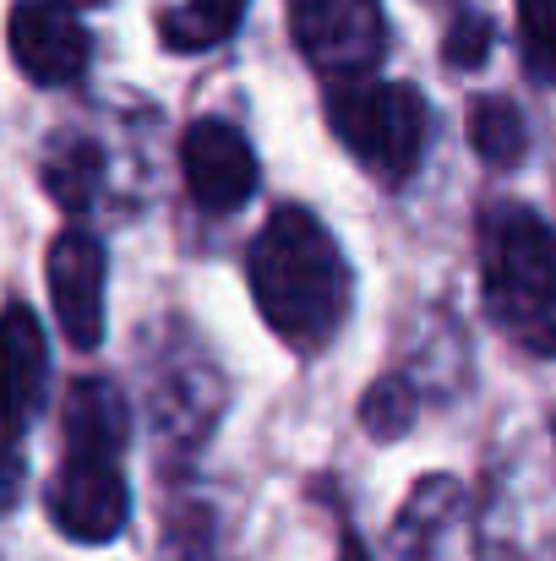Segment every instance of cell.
I'll return each mask as SVG.
<instances>
[{
  "label": "cell",
  "mask_w": 556,
  "mask_h": 561,
  "mask_svg": "<svg viewBox=\"0 0 556 561\" xmlns=\"http://www.w3.org/2000/svg\"><path fill=\"white\" fill-rule=\"evenodd\" d=\"M251 300L290 350H322L350 311V267L306 207H279L251 245Z\"/></svg>",
  "instance_id": "1"
},
{
  "label": "cell",
  "mask_w": 556,
  "mask_h": 561,
  "mask_svg": "<svg viewBox=\"0 0 556 561\" xmlns=\"http://www.w3.org/2000/svg\"><path fill=\"white\" fill-rule=\"evenodd\" d=\"M486 306L530 355H556V229L530 207L486 218Z\"/></svg>",
  "instance_id": "2"
},
{
  "label": "cell",
  "mask_w": 556,
  "mask_h": 561,
  "mask_svg": "<svg viewBox=\"0 0 556 561\" xmlns=\"http://www.w3.org/2000/svg\"><path fill=\"white\" fill-rule=\"evenodd\" d=\"M328 121H333V137L376 181L415 175V164L425 153V104L409 82L339 77L328 88Z\"/></svg>",
  "instance_id": "3"
},
{
  "label": "cell",
  "mask_w": 556,
  "mask_h": 561,
  "mask_svg": "<svg viewBox=\"0 0 556 561\" xmlns=\"http://www.w3.org/2000/svg\"><path fill=\"white\" fill-rule=\"evenodd\" d=\"M44 371H49V350L38 317L27 306H5L0 311V507L11 502L16 442L44 398Z\"/></svg>",
  "instance_id": "4"
},
{
  "label": "cell",
  "mask_w": 556,
  "mask_h": 561,
  "mask_svg": "<svg viewBox=\"0 0 556 561\" xmlns=\"http://www.w3.org/2000/svg\"><path fill=\"white\" fill-rule=\"evenodd\" d=\"M295 44L317 71L366 77L382 60V5L376 0H290Z\"/></svg>",
  "instance_id": "5"
},
{
  "label": "cell",
  "mask_w": 556,
  "mask_h": 561,
  "mask_svg": "<svg viewBox=\"0 0 556 561\" xmlns=\"http://www.w3.org/2000/svg\"><path fill=\"white\" fill-rule=\"evenodd\" d=\"M5 44L11 60L22 66L27 82L38 88H66L88 71V27L77 22L71 0H16L11 22H5Z\"/></svg>",
  "instance_id": "6"
},
{
  "label": "cell",
  "mask_w": 556,
  "mask_h": 561,
  "mask_svg": "<svg viewBox=\"0 0 556 561\" xmlns=\"http://www.w3.org/2000/svg\"><path fill=\"white\" fill-rule=\"evenodd\" d=\"M132 513V491L115 469V458H82L66 453L55 485H49V518L60 535L82 540V546H104L126 529Z\"/></svg>",
  "instance_id": "7"
},
{
  "label": "cell",
  "mask_w": 556,
  "mask_h": 561,
  "mask_svg": "<svg viewBox=\"0 0 556 561\" xmlns=\"http://www.w3.org/2000/svg\"><path fill=\"white\" fill-rule=\"evenodd\" d=\"M49 300L55 322L77 350H93L104 339V245L88 229H60L49 245Z\"/></svg>",
  "instance_id": "8"
},
{
  "label": "cell",
  "mask_w": 556,
  "mask_h": 561,
  "mask_svg": "<svg viewBox=\"0 0 556 561\" xmlns=\"http://www.w3.org/2000/svg\"><path fill=\"white\" fill-rule=\"evenodd\" d=\"M181 170L191 196L207 213H235L257 191V153L229 121H196L181 142Z\"/></svg>",
  "instance_id": "9"
},
{
  "label": "cell",
  "mask_w": 556,
  "mask_h": 561,
  "mask_svg": "<svg viewBox=\"0 0 556 561\" xmlns=\"http://www.w3.org/2000/svg\"><path fill=\"white\" fill-rule=\"evenodd\" d=\"M60 431H66V453L121 458V447H126V436H132V420H126V398L115 392V381L82 376V381L66 392Z\"/></svg>",
  "instance_id": "10"
},
{
  "label": "cell",
  "mask_w": 556,
  "mask_h": 561,
  "mask_svg": "<svg viewBox=\"0 0 556 561\" xmlns=\"http://www.w3.org/2000/svg\"><path fill=\"white\" fill-rule=\"evenodd\" d=\"M240 16H246V0H181L175 11H164L159 33H164L170 49L191 55V49L224 44V38L240 27Z\"/></svg>",
  "instance_id": "11"
},
{
  "label": "cell",
  "mask_w": 556,
  "mask_h": 561,
  "mask_svg": "<svg viewBox=\"0 0 556 561\" xmlns=\"http://www.w3.org/2000/svg\"><path fill=\"white\" fill-rule=\"evenodd\" d=\"M469 142H475V153H480L486 164L508 170V164L524 159V148H530V126H524V115H519L508 99L486 93V99L469 104Z\"/></svg>",
  "instance_id": "12"
},
{
  "label": "cell",
  "mask_w": 556,
  "mask_h": 561,
  "mask_svg": "<svg viewBox=\"0 0 556 561\" xmlns=\"http://www.w3.org/2000/svg\"><path fill=\"white\" fill-rule=\"evenodd\" d=\"M99 181H104V153H99L93 142H71V148H60V153L44 164V186H49V196H55L66 213H82V207L93 202Z\"/></svg>",
  "instance_id": "13"
},
{
  "label": "cell",
  "mask_w": 556,
  "mask_h": 561,
  "mask_svg": "<svg viewBox=\"0 0 556 561\" xmlns=\"http://www.w3.org/2000/svg\"><path fill=\"white\" fill-rule=\"evenodd\" d=\"M361 420H366V431L376 442H398L415 420V387L404 376H382L361 403Z\"/></svg>",
  "instance_id": "14"
},
{
  "label": "cell",
  "mask_w": 556,
  "mask_h": 561,
  "mask_svg": "<svg viewBox=\"0 0 556 561\" xmlns=\"http://www.w3.org/2000/svg\"><path fill=\"white\" fill-rule=\"evenodd\" d=\"M519 27H524L530 77L556 88V0H519Z\"/></svg>",
  "instance_id": "15"
},
{
  "label": "cell",
  "mask_w": 556,
  "mask_h": 561,
  "mask_svg": "<svg viewBox=\"0 0 556 561\" xmlns=\"http://www.w3.org/2000/svg\"><path fill=\"white\" fill-rule=\"evenodd\" d=\"M442 55H447V66H458V71H475V66L491 55V22H486V16H458V22L447 27V44H442Z\"/></svg>",
  "instance_id": "16"
},
{
  "label": "cell",
  "mask_w": 556,
  "mask_h": 561,
  "mask_svg": "<svg viewBox=\"0 0 556 561\" xmlns=\"http://www.w3.org/2000/svg\"><path fill=\"white\" fill-rule=\"evenodd\" d=\"M71 5H93V0H71Z\"/></svg>",
  "instance_id": "17"
}]
</instances>
